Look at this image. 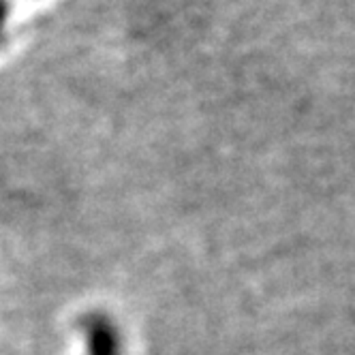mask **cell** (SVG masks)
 I'll list each match as a JSON object with an SVG mask.
<instances>
[{"label": "cell", "mask_w": 355, "mask_h": 355, "mask_svg": "<svg viewBox=\"0 0 355 355\" xmlns=\"http://www.w3.org/2000/svg\"><path fill=\"white\" fill-rule=\"evenodd\" d=\"M86 355H122V336L116 321L105 313H90L82 321Z\"/></svg>", "instance_id": "6da1fadb"}, {"label": "cell", "mask_w": 355, "mask_h": 355, "mask_svg": "<svg viewBox=\"0 0 355 355\" xmlns=\"http://www.w3.org/2000/svg\"><path fill=\"white\" fill-rule=\"evenodd\" d=\"M7 15H9V3H7V0H0V39H3Z\"/></svg>", "instance_id": "7a4b0ae2"}]
</instances>
